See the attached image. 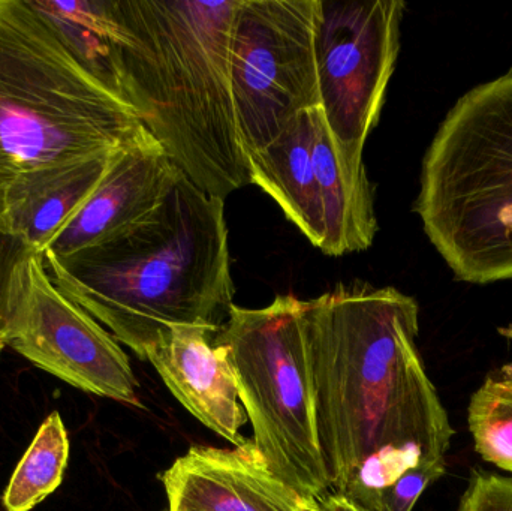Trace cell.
I'll use <instances>...</instances> for the list:
<instances>
[{"label":"cell","mask_w":512,"mask_h":511,"mask_svg":"<svg viewBox=\"0 0 512 511\" xmlns=\"http://www.w3.org/2000/svg\"><path fill=\"white\" fill-rule=\"evenodd\" d=\"M418 317L415 299L393 287L340 284L304 302L331 492L373 510L406 471L445 462L454 435L418 351Z\"/></svg>","instance_id":"6da1fadb"},{"label":"cell","mask_w":512,"mask_h":511,"mask_svg":"<svg viewBox=\"0 0 512 511\" xmlns=\"http://www.w3.org/2000/svg\"><path fill=\"white\" fill-rule=\"evenodd\" d=\"M225 200L180 171L161 203L68 257H44L51 281L141 360L174 327L219 330L233 308Z\"/></svg>","instance_id":"7a4b0ae2"},{"label":"cell","mask_w":512,"mask_h":511,"mask_svg":"<svg viewBox=\"0 0 512 511\" xmlns=\"http://www.w3.org/2000/svg\"><path fill=\"white\" fill-rule=\"evenodd\" d=\"M240 0H114L126 99L173 164L225 198L251 185L234 108Z\"/></svg>","instance_id":"3957f363"},{"label":"cell","mask_w":512,"mask_h":511,"mask_svg":"<svg viewBox=\"0 0 512 511\" xmlns=\"http://www.w3.org/2000/svg\"><path fill=\"white\" fill-rule=\"evenodd\" d=\"M144 131L30 0H0V209L41 174L110 155Z\"/></svg>","instance_id":"277c9868"},{"label":"cell","mask_w":512,"mask_h":511,"mask_svg":"<svg viewBox=\"0 0 512 511\" xmlns=\"http://www.w3.org/2000/svg\"><path fill=\"white\" fill-rule=\"evenodd\" d=\"M415 212L459 281H512V69L451 108L424 158Z\"/></svg>","instance_id":"5b68a950"},{"label":"cell","mask_w":512,"mask_h":511,"mask_svg":"<svg viewBox=\"0 0 512 511\" xmlns=\"http://www.w3.org/2000/svg\"><path fill=\"white\" fill-rule=\"evenodd\" d=\"M213 344L224 348L268 468L304 497L331 492L316 431L304 300L283 294L264 308L233 305Z\"/></svg>","instance_id":"8992f818"},{"label":"cell","mask_w":512,"mask_h":511,"mask_svg":"<svg viewBox=\"0 0 512 511\" xmlns=\"http://www.w3.org/2000/svg\"><path fill=\"white\" fill-rule=\"evenodd\" d=\"M319 0H240L230 47L231 89L246 158L294 117L319 108Z\"/></svg>","instance_id":"52a82bcc"},{"label":"cell","mask_w":512,"mask_h":511,"mask_svg":"<svg viewBox=\"0 0 512 511\" xmlns=\"http://www.w3.org/2000/svg\"><path fill=\"white\" fill-rule=\"evenodd\" d=\"M405 8L402 0H319V108L331 134L360 155L384 107Z\"/></svg>","instance_id":"ba28073f"},{"label":"cell","mask_w":512,"mask_h":511,"mask_svg":"<svg viewBox=\"0 0 512 511\" xmlns=\"http://www.w3.org/2000/svg\"><path fill=\"white\" fill-rule=\"evenodd\" d=\"M8 347L75 389L141 407L140 384L125 351L51 281L44 255L30 264L29 288Z\"/></svg>","instance_id":"9c48e42d"},{"label":"cell","mask_w":512,"mask_h":511,"mask_svg":"<svg viewBox=\"0 0 512 511\" xmlns=\"http://www.w3.org/2000/svg\"><path fill=\"white\" fill-rule=\"evenodd\" d=\"M168 509L183 511H313L316 500L268 468L254 441L233 449L194 446L159 476Z\"/></svg>","instance_id":"30bf717a"},{"label":"cell","mask_w":512,"mask_h":511,"mask_svg":"<svg viewBox=\"0 0 512 511\" xmlns=\"http://www.w3.org/2000/svg\"><path fill=\"white\" fill-rule=\"evenodd\" d=\"M179 173L146 129L114 153L95 191L51 240L44 257H68L134 224L161 203Z\"/></svg>","instance_id":"8fae6325"},{"label":"cell","mask_w":512,"mask_h":511,"mask_svg":"<svg viewBox=\"0 0 512 511\" xmlns=\"http://www.w3.org/2000/svg\"><path fill=\"white\" fill-rule=\"evenodd\" d=\"M216 332L209 327H174L147 360L195 419L234 447L242 446L246 438L240 429L248 416L224 348L213 344Z\"/></svg>","instance_id":"7c38bea8"},{"label":"cell","mask_w":512,"mask_h":511,"mask_svg":"<svg viewBox=\"0 0 512 511\" xmlns=\"http://www.w3.org/2000/svg\"><path fill=\"white\" fill-rule=\"evenodd\" d=\"M313 158L324 210L321 251L331 257L366 251L378 233L373 186L363 155L331 134L321 108L315 111Z\"/></svg>","instance_id":"4fadbf2b"},{"label":"cell","mask_w":512,"mask_h":511,"mask_svg":"<svg viewBox=\"0 0 512 511\" xmlns=\"http://www.w3.org/2000/svg\"><path fill=\"white\" fill-rule=\"evenodd\" d=\"M315 111H303L264 149L249 153L251 183L270 195L306 239L321 249L324 210L316 180Z\"/></svg>","instance_id":"5bb4252c"},{"label":"cell","mask_w":512,"mask_h":511,"mask_svg":"<svg viewBox=\"0 0 512 511\" xmlns=\"http://www.w3.org/2000/svg\"><path fill=\"white\" fill-rule=\"evenodd\" d=\"M116 152L30 180L5 201L0 209V224L26 237L44 255L51 240L95 191Z\"/></svg>","instance_id":"9a60e30c"},{"label":"cell","mask_w":512,"mask_h":511,"mask_svg":"<svg viewBox=\"0 0 512 511\" xmlns=\"http://www.w3.org/2000/svg\"><path fill=\"white\" fill-rule=\"evenodd\" d=\"M30 2L51 21L78 63L105 89L129 104L117 42L113 0Z\"/></svg>","instance_id":"2e32d148"},{"label":"cell","mask_w":512,"mask_h":511,"mask_svg":"<svg viewBox=\"0 0 512 511\" xmlns=\"http://www.w3.org/2000/svg\"><path fill=\"white\" fill-rule=\"evenodd\" d=\"M68 459V432L54 411L42 423L9 480L2 498L6 511H30L53 494L62 483Z\"/></svg>","instance_id":"e0dca14e"},{"label":"cell","mask_w":512,"mask_h":511,"mask_svg":"<svg viewBox=\"0 0 512 511\" xmlns=\"http://www.w3.org/2000/svg\"><path fill=\"white\" fill-rule=\"evenodd\" d=\"M468 423L478 455L512 474V378H486L469 402Z\"/></svg>","instance_id":"ac0fdd59"},{"label":"cell","mask_w":512,"mask_h":511,"mask_svg":"<svg viewBox=\"0 0 512 511\" xmlns=\"http://www.w3.org/2000/svg\"><path fill=\"white\" fill-rule=\"evenodd\" d=\"M38 254L26 237L0 224V351L8 347L29 288L30 264Z\"/></svg>","instance_id":"d6986e66"},{"label":"cell","mask_w":512,"mask_h":511,"mask_svg":"<svg viewBox=\"0 0 512 511\" xmlns=\"http://www.w3.org/2000/svg\"><path fill=\"white\" fill-rule=\"evenodd\" d=\"M445 474V462L412 468L379 492V510L412 511L427 488Z\"/></svg>","instance_id":"ffe728a7"},{"label":"cell","mask_w":512,"mask_h":511,"mask_svg":"<svg viewBox=\"0 0 512 511\" xmlns=\"http://www.w3.org/2000/svg\"><path fill=\"white\" fill-rule=\"evenodd\" d=\"M457 511H512V477L475 471Z\"/></svg>","instance_id":"44dd1931"},{"label":"cell","mask_w":512,"mask_h":511,"mask_svg":"<svg viewBox=\"0 0 512 511\" xmlns=\"http://www.w3.org/2000/svg\"><path fill=\"white\" fill-rule=\"evenodd\" d=\"M313 511H378L364 507L363 504L351 500V498L343 497L336 492H328L324 497L316 500V507Z\"/></svg>","instance_id":"7402d4cb"},{"label":"cell","mask_w":512,"mask_h":511,"mask_svg":"<svg viewBox=\"0 0 512 511\" xmlns=\"http://www.w3.org/2000/svg\"><path fill=\"white\" fill-rule=\"evenodd\" d=\"M498 332L499 335L504 336V338L512 339V324H510V326L507 327H501V329H498ZM501 377L512 378V362L502 366Z\"/></svg>","instance_id":"603a6c76"},{"label":"cell","mask_w":512,"mask_h":511,"mask_svg":"<svg viewBox=\"0 0 512 511\" xmlns=\"http://www.w3.org/2000/svg\"><path fill=\"white\" fill-rule=\"evenodd\" d=\"M168 511H183V510H171V509H168Z\"/></svg>","instance_id":"cb8c5ba5"}]
</instances>
